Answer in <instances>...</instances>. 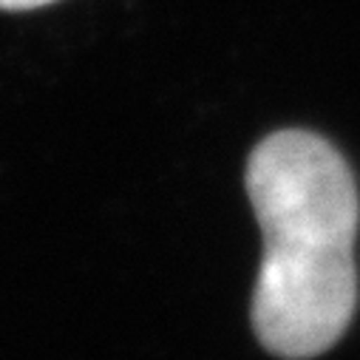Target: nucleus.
Segmentation results:
<instances>
[{
    "mask_svg": "<svg viewBox=\"0 0 360 360\" xmlns=\"http://www.w3.org/2000/svg\"><path fill=\"white\" fill-rule=\"evenodd\" d=\"M49 4H54V0H0V12H32Z\"/></svg>",
    "mask_w": 360,
    "mask_h": 360,
    "instance_id": "obj_2",
    "label": "nucleus"
},
{
    "mask_svg": "<svg viewBox=\"0 0 360 360\" xmlns=\"http://www.w3.org/2000/svg\"><path fill=\"white\" fill-rule=\"evenodd\" d=\"M244 185L264 236L255 338L284 360L318 357L343 338L357 307L354 176L323 136L278 131L250 153Z\"/></svg>",
    "mask_w": 360,
    "mask_h": 360,
    "instance_id": "obj_1",
    "label": "nucleus"
}]
</instances>
